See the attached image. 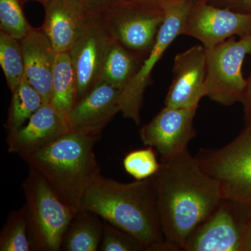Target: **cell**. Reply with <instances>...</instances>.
Instances as JSON below:
<instances>
[{"instance_id":"obj_1","label":"cell","mask_w":251,"mask_h":251,"mask_svg":"<svg viewBox=\"0 0 251 251\" xmlns=\"http://www.w3.org/2000/svg\"><path fill=\"white\" fill-rule=\"evenodd\" d=\"M162 229L169 251H184L193 231L219 205V183L201 169L188 149L151 176Z\"/></svg>"},{"instance_id":"obj_2","label":"cell","mask_w":251,"mask_h":251,"mask_svg":"<svg viewBox=\"0 0 251 251\" xmlns=\"http://www.w3.org/2000/svg\"><path fill=\"white\" fill-rule=\"evenodd\" d=\"M80 209L128 232L147 251H169L151 178L122 183L101 175L86 191Z\"/></svg>"},{"instance_id":"obj_3","label":"cell","mask_w":251,"mask_h":251,"mask_svg":"<svg viewBox=\"0 0 251 251\" xmlns=\"http://www.w3.org/2000/svg\"><path fill=\"white\" fill-rule=\"evenodd\" d=\"M101 134L71 129L22 158L63 202L78 211L86 191L101 176L94 151Z\"/></svg>"},{"instance_id":"obj_4","label":"cell","mask_w":251,"mask_h":251,"mask_svg":"<svg viewBox=\"0 0 251 251\" xmlns=\"http://www.w3.org/2000/svg\"><path fill=\"white\" fill-rule=\"evenodd\" d=\"M23 188L31 251H61L63 237L77 211L63 202L42 175L30 167Z\"/></svg>"},{"instance_id":"obj_5","label":"cell","mask_w":251,"mask_h":251,"mask_svg":"<svg viewBox=\"0 0 251 251\" xmlns=\"http://www.w3.org/2000/svg\"><path fill=\"white\" fill-rule=\"evenodd\" d=\"M195 157L219 183L223 198L251 206V127L222 148L201 149Z\"/></svg>"},{"instance_id":"obj_6","label":"cell","mask_w":251,"mask_h":251,"mask_svg":"<svg viewBox=\"0 0 251 251\" xmlns=\"http://www.w3.org/2000/svg\"><path fill=\"white\" fill-rule=\"evenodd\" d=\"M206 49V97L223 105L242 102L247 80L242 65L251 54V35L235 36Z\"/></svg>"},{"instance_id":"obj_7","label":"cell","mask_w":251,"mask_h":251,"mask_svg":"<svg viewBox=\"0 0 251 251\" xmlns=\"http://www.w3.org/2000/svg\"><path fill=\"white\" fill-rule=\"evenodd\" d=\"M112 39L143 58L152 49L166 18L164 9L124 0L100 11Z\"/></svg>"},{"instance_id":"obj_8","label":"cell","mask_w":251,"mask_h":251,"mask_svg":"<svg viewBox=\"0 0 251 251\" xmlns=\"http://www.w3.org/2000/svg\"><path fill=\"white\" fill-rule=\"evenodd\" d=\"M251 206L225 199L186 241L184 251H244Z\"/></svg>"},{"instance_id":"obj_9","label":"cell","mask_w":251,"mask_h":251,"mask_svg":"<svg viewBox=\"0 0 251 251\" xmlns=\"http://www.w3.org/2000/svg\"><path fill=\"white\" fill-rule=\"evenodd\" d=\"M195 0H181L167 5L164 8L166 18L156 41L148 56L144 59L139 70L122 92L121 113L125 118L140 124V110L144 94L150 85L153 68L177 36H180L185 16Z\"/></svg>"},{"instance_id":"obj_10","label":"cell","mask_w":251,"mask_h":251,"mask_svg":"<svg viewBox=\"0 0 251 251\" xmlns=\"http://www.w3.org/2000/svg\"><path fill=\"white\" fill-rule=\"evenodd\" d=\"M180 35L195 38L209 49L232 36L251 35V15L216 6L207 0H195Z\"/></svg>"},{"instance_id":"obj_11","label":"cell","mask_w":251,"mask_h":251,"mask_svg":"<svg viewBox=\"0 0 251 251\" xmlns=\"http://www.w3.org/2000/svg\"><path fill=\"white\" fill-rule=\"evenodd\" d=\"M197 110L165 106L140 128L144 145L154 149L161 156V161L183 152L196 136L193 123Z\"/></svg>"},{"instance_id":"obj_12","label":"cell","mask_w":251,"mask_h":251,"mask_svg":"<svg viewBox=\"0 0 251 251\" xmlns=\"http://www.w3.org/2000/svg\"><path fill=\"white\" fill-rule=\"evenodd\" d=\"M112 39L101 14L94 12L87 29L69 51L76 77L77 102L98 83Z\"/></svg>"},{"instance_id":"obj_13","label":"cell","mask_w":251,"mask_h":251,"mask_svg":"<svg viewBox=\"0 0 251 251\" xmlns=\"http://www.w3.org/2000/svg\"><path fill=\"white\" fill-rule=\"evenodd\" d=\"M173 81L165 99V106L198 108L206 97V49L193 46L175 57Z\"/></svg>"},{"instance_id":"obj_14","label":"cell","mask_w":251,"mask_h":251,"mask_svg":"<svg viewBox=\"0 0 251 251\" xmlns=\"http://www.w3.org/2000/svg\"><path fill=\"white\" fill-rule=\"evenodd\" d=\"M41 29L57 52L70 50L83 34L94 12L82 0H50L44 5Z\"/></svg>"},{"instance_id":"obj_15","label":"cell","mask_w":251,"mask_h":251,"mask_svg":"<svg viewBox=\"0 0 251 251\" xmlns=\"http://www.w3.org/2000/svg\"><path fill=\"white\" fill-rule=\"evenodd\" d=\"M70 130L67 119L51 103H44L25 125L8 132V150L22 158L44 148Z\"/></svg>"},{"instance_id":"obj_16","label":"cell","mask_w":251,"mask_h":251,"mask_svg":"<svg viewBox=\"0 0 251 251\" xmlns=\"http://www.w3.org/2000/svg\"><path fill=\"white\" fill-rule=\"evenodd\" d=\"M122 90L99 82L74 105L67 117L71 129L102 133L103 128L121 112Z\"/></svg>"},{"instance_id":"obj_17","label":"cell","mask_w":251,"mask_h":251,"mask_svg":"<svg viewBox=\"0 0 251 251\" xmlns=\"http://www.w3.org/2000/svg\"><path fill=\"white\" fill-rule=\"evenodd\" d=\"M20 42L25 76L42 96L44 103H50L52 74L58 52L41 28H34Z\"/></svg>"},{"instance_id":"obj_18","label":"cell","mask_w":251,"mask_h":251,"mask_svg":"<svg viewBox=\"0 0 251 251\" xmlns=\"http://www.w3.org/2000/svg\"><path fill=\"white\" fill-rule=\"evenodd\" d=\"M103 228L101 217L92 211L79 209L64 233L61 251H99Z\"/></svg>"},{"instance_id":"obj_19","label":"cell","mask_w":251,"mask_h":251,"mask_svg":"<svg viewBox=\"0 0 251 251\" xmlns=\"http://www.w3.org/2000/svg\"><path fill=\"white\" fill-rule=\"evenodd\" d=\"M144 59L112 39L104 57L98 83L106 82L123 91L139 70Z\"/></svg>"},{"instance_id":"obj_20","label":"cell","mask_w":251,"mask_h":251,"mask_svg":"<svg viewBox=\"0 0 251 251\" xmlns=\"http://www.w3.org/2000/svg\"><path fill=\"white\" fill-rule=\"evenodd\" d=\"M77 100L76 77L70 53L69 51L58 52L52 74L50 103L67 120Z\"/></svg>"},{"instance_id":"obj_21","label":"cell","mask_w":251,"mask_h":251,"mask_svg":"<svg viewBox=\"0 0 251 251\" xmlns=\"http://www.w3.org/2000/svg\"><path fill=\"white\" fill-rule=\"evenodd\" d=\"M11 92L12 97L5 124L7 133L22 127L45 103L42 96L28 82L25 76Z\"/></svg>"},{"instance_id":"obj_22","label":"cell","mask_w":251,"mask_h":251,"mask_svg":"<svg viewBox=\"0 0 251 251\" xmlns=\"http://www.w3.org/2000/svg\"><path fill=\"white\" fill-rule=\"evenodd\" d=\"M0 65L12 92L25 77L24 59L18 39L0 31Z\"/></svg>"},{"instance_id":"obj_23","label":"cell","mask_w":251,"mask_h":251,"mask_svg":"<svg viewBox=\"0 0 251 251\" xmlns=\"http://www.w3.org/2000/svg\"><path fill=\"white\" fill-rule=\"evenodd\" d=\"M0 251H29L27 220L23 206L10 212L0 233Z\"/></svg>"},{"instance_id":"obj_24","label":"cell","mask_w":251,"mask_h":251,"mask_svg":"<svg viewBox=\"0 0 251 251\" xmlns=\"http://www.w3.org/2000/svg\"><path fill=\"white\" fill-rule=\"evenodd\" d=\"M25 1L0 0V31L20 41L34 29L23 11Z\"/></svg>"},{"instance_id":"obj_25","label":"cell","mask_w":251,"mask_h":251,"mask_svg":"<svg viewBox=\"0 0 251 251\" xmlns=\"http://www.w3.org/2000/svg\"><path fill=\"white\" fill-rule=\"evenodd\" d=\"M123 166L126 172L135 180H143L156 174L161 167V162L157 161L154 149L148 147L127 153L123 160Z\"/></svg>"},{"instance_id":"obj_26","label":"cell","mask_w":251,"mask_h":251,"mask_svg":"<svg viewBox=\"0 0 251 251\" xmlns=\"http://www.w3.org/2000/svg\"><path fill=\"white\" fill-rule=\"evenodd\" d=\"M99 251H147L138 239L105 221Z\"/></svg>"},{"instance_id":"obj_27","label":"cell","mask_w":251,"mask_h":251,"mask_svg":"<svg viewBox=\"0 0 251 251\" xmlns=\"http://www.w3.org/2000/svg\"><path fill=\"white\" fill-rule=\"evenodd\" d=\"M211 4L221 8H226L242 13L251 15V0H207Z\"/></svg>"},{"instance_id":"obj_28","label":"cell","mask_w":251,"mask_h":251,"mask_svg":"<svg viewBox=\"0 0 251 251\" xmlns=\"http://www.w3.org/2000/svg\"><path fill=\"white\" fill-rule=\"evenodd\" d=\"M247 80L242 102L244 110V127H251V72Z\"/></svg>"},{"instance_id":"obj_29","label":"cell","mask_w":251,"mask_h":251,"mask_svg":"<svg viewBox=\"0 0 251 251\" xmlns=\"http://www.w3.org/2000/svg\"><path fill=\"white\" fill-rule=\"evenodd\" d=\"M92 12H100L124 0H82Z\"/></svg>"},{"instance_id":"obj_30","label":"cell","mask_w":251,"mask_h":251,"mask_svg":"<svg viewBox=\"0 0 251 251\" xmlns=\"http://www.w3.org/2000/svg\"><path fill=\"white\" fill-rule=\"evenodd\" d=\"M131 1H137V2L141 3V4L163 9L167 5L176 2V1H181V0H131Z\"/></svg>"},{"instance_id":"obj_31","label":"cell","mask_w":251,"mask_h":251,"mask_svg":"<svg viewBox=\"0 0 251 251\" xmlns=\"http://www.w3.org/2000/svg\"><path fill=\"white\" fill-rule=\"evenodd\" d=\"M244 251H251V213L248 224L245 242H244Z\"/></svg>"},{"instance_id":"obj_32","label":"cell","mask_w":251,"mask_h":251,"mask_svg":"<svg viewBox=\"0 0 251 251\" xmlns=\"http://www.w3.org/2000/svg\"><path fill=\"white\" fill-rule=\"evenodd\" d=\"M27 1V0H26ZM34 1H38V2L41 3L43 5H45L47 4L48 2H49L50 0H34Z\"/></svg>"}]
</instances>
